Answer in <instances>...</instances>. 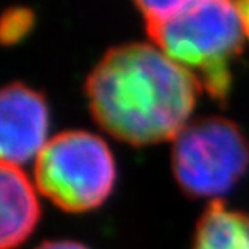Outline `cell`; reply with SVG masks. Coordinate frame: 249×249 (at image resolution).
<instances>
[{"instance_id": "1", "label": "cell", "mask_w": 249, "mask_h": 249, "mask_svg": "<svg viewBox=\"0 0 249 249\" xmlns=\"http://www.w3.org/2000/svg\"><path fill=\"white\" fill-rule=\"evenodd\" d=\"M96 122L133 146L168 139L186 126L202 84L154 44L112 47L86 79Z\"/></svg>"}, {"instance_id": "2", "label": "cell", "mask_w": 249, "mask_h": 249, "mask_svg": "<svg viewBox=\"0 0 249 249\" xmlns=\"http://www.w3.org/2000/svg\"><path fill=\"white\" fill-rule=\"evenodd\" d=\"M152 44L181 65L213 99L230 91V65L240 55L245 31L236 3L227 0L136 2Z\"/></svg>"}, {"instance_id": "3", "label": "cell", "mask_w": 249, "mask_h": 249, "mask_svg": "<svg viewBox=\"0 0 249 249\" xmlns=\"http://www.w3.org/2000/svg\"><path fill=\"white\" fill-rule=\"evenodd\" d=\"M34 181L63 211H91L112 193L115 162L107 144L96 134L63 131L49 139L37 154Z\"/></svg>"}, {"instance_id": "4", "label": "cell", "mask_w": 249, "mask_h": 249, "mask_svg": "<svg viewBox=\"0 0 249 249\" xmlns=\"http://www.w3.org/2000/svg\"><path fill=\"white\" fill-rule=\"evenodd\" d=\"M249 165V142L223 117L189 120L173 139L172 167L180 188L194 197L225 194Z\"/></svg>"}, {"instance_id": "5", "label": "cell", "mask_w": 249, "mask_h": 249, "mask_svg": "<svg viewBox=\"0 0 249 249\" xmlns=\"http://www.w3.org/2000/svg\"><path fill=\"white\" fill-rule=\"evenodd\" d=\"M49 113L44 97L23 83H10L0 92V156L21 165L37 157L47 144Z\"/></svg>"}, {"instance_id": "6", "label": "cell", "mask_w": 249, "mask_h": 249, "mask_svg": "<svg viewBox=\"0 0 249 249\" xmlns=\"http://www.w3.org/2000/svg\"><path fill=\"white\" fill-rule=\"evenodd\" d=\"M0 248H18L39 222L37 196L18 165H0Z\"/></svg>"}, {"instance_id": "7", "label": "cell", "mask_w": 249, "mask_h": 249, "mask_svg": "<svg viewBox=\"0 0 249 249\" xmlns=\"http://www.w3.org/2000/svg\"><path fill=\"white\" fill-rule=\"evenodd\" d=\"M191 249H249V212L212 199L196 223Z\"/></svg>"}, {"instance_id": "8", "label": "cell", "mask_w": 249, "mask_h": 249, "mask_svg": "<svg viewBox=\"0 0 249 249\" xmlns=\"http://www.w3.org/2000/svg\"><path fill=\"white\" fill-rule=\"evenodd\" d=\"M33 26V13L26 8H10L3 13L0 36L5 44L17 42Z\"/></svg>"}, {"instance_id": "9", "label": "cell", "mask_w": 249, "mask_h": 249, "mask_svg": "<svg viewBox=\"0 0 249 249\" xmlns=\"http://www.w3.org/2000/svg\"><path fill=\"white\" fill-rule=\"evenodd\" d=\"M37 249H88V248L74 241H47L42 243Z\"/></svg>"}, {"instance_id": "10", "label": "cell", "mask_w": 249, "mask_h": 249, "mask_svg": "<svg viewBox=\"0 0 249 249\" xmlns=\"http://www.w3.org/2000/svg\"><path fill=\"white\" fill-rule=\"evenodd\" d=\"M238 13H240L243 31H245V37L249 41V2H235Z\"/></svg>"}]
</instances>
